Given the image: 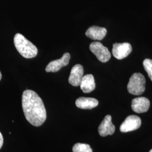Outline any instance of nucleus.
<instances>
[{"label":"nucleus","instance_id":"nucleus-1","mask_svg":"<svg viewBox=\"0 0 152 152\" xmlns=\"http://www.w3.org/2000/svg\"><path fill=\"white\" fill-rule=\"evenodd\" d=\"M22 108L25 117L31 125L41 126L46 120V110L41 98L31 90H25L22 95Z\"/></svg>","mask_w":152,"mask_h":152},{"label":"nucleus","instance_id":"nucleus-2","mask_svg":"<svg viewBox=\"0 0 152 152\" xmlns=\"http://www.w3.org/2000/svg\"><path fill=\"white\" fill-rule=\"evenodd\" d=\"M14 45L19 54L25 58H34L38 53V49L31 42L20 33H16L14 38Z\"/></svg>","mask_w":152,"mask_h":152},{"label":"nucleus","instance_id":"nucleus-3","mask_svg":"<svg viewBox=\"0 0 152 152\" xmlns=\"http://www.w3.org/2000/svg\"><path fill=\"white\" fill-rule=\"evenodd\" d=\"M145 77L140 73H134L130 78L127 85L129 92L134 95H140L145 90Z\"/></svg>","mask_w":152,"mask_h":152},{"label":"nucleus","instance_id":"nucleus-4","mask_svg":"<svg viewBox=\"0 0 152 152\" xmlns=\"http://www.w3.org/2000/svg\"><path fill=\"white\" fill-rule=\"evenodd\" d=\"M90 50L96 56L98 60L102 63H106L110 59L111 54L108 49L99 42L91 43Z\"/></svg>","mask_w":152,"mask_h":152},{"label":"nucleus","instance_id":"nucleus-5","mask_svg":"<svg viewBox=\"0 0 152 152\" xmlns=\"http://www.w3.org/2000/svg\"><path fill=\"white\" fill-rule=\"evenodd\" d=\"M141 125V119L135 115L128 116L120 126L122 132H127L138 129Z\"/></svg>","mask_w":152,"mask_h":152},{"label":"nucleus","instance_id":"nucleus-6","mask_svg":"<svg viewBox=\"0 0 152 152\" xmlns=\"http://www.w3.org/2000/svg\"><path fill=\"white\" fill-rule=\"evenodd\" d=\"M132 50L131 44L128 42L115 43L113 45L112 54L116 59L121 60L130 54Z\"/></svg>","mask_w":152,"mask_h":152},{"label":"nucleus","instance_id":"nucleus-7","mask_svg":"<svg viewBox=\"0 0 152 152\" xmlns=\"http://www.w3.org/2000/svg\"><path fill=\"white\" fill-rule=\"evenodd\" d=\"M71 59V55L68 53H66L63 56L57 60H53L50 62L47 65L45 70L47 72H56L64 66L69 64Z\"/></svg>","mask_w":152,"mask_h":152},{"label":"nucleus","instance_id":"nucleus-8","mask_svg":"<svg viewBox=\"0 0 152 152\" xmlns=\"http://www.w3.org/2000/svg\"><path fill=\"white\" fill-rule=\"evenodd\" d=\"M115 127L112 122V117L107 115L98 127V132L101 136L112 135L115 132Z\"/></svg>","mask_w":152,"mask_h":152},{"label":"nucleus","instance_id":"nucleus-9","mask_svg":"<svg viewBox=\"0 0 152 152\" xmlns=\"http://www.w3.org/2000/svg\"><path fill=\"white\" fill-rule=\"evenodd\" d=\"M84 70L82 65L76 64L71 69L70 76L69 77V83L73 86H79L83 76Z\"/></svg>","mask_w":152,"mask_h":152},{"label":"nucleus","instance_id":"nucleus-10","mask_svg":"<svg viewBox=\"0 0 152 152\" xmlns=\"http://www.w3.org/2000/svg\"><path fill=\"white\" fill-rule=\"evenodd\" d=\"M131 107L136 113H144L147 112L150 107V101L145 97L135 98L132 101Z\"/></svg>","mask_w":152,"mask_h":152},{"label":"nucleus","instance_id":"nucleus-11","mask_svg":"<svg viewBox=\"0 0 152 152\" xmlns=\"http://www.w3.org/2000/svg\"><path fill=\"white\" fill-rule=\"evenodd\" d=\"M107 33V31L105 28L92 26L87 29L86 36L94 40H102L105 37Z\"/></svg>","mask_w":152,"mask_h":152},{"label":"nucleus","instance_id":"nucleus-12","mask_svg":"<svg viewBox=\"0 0 152 152\" xmlns=\"http://www.w3.org/2000/svg\"><path fill=\"white\" fill-rule=\"evenodd\" d=\"M98 104V100L95 98L80 97L76 101L77 107L82 109H92L96 107Z\"/></svg>","mask_w":152,"mask_h":152},{"label":"nucleus","instance_id":"nucleus-13","mask_svg":"<svg viewBox=\"0 0 152 152\" xmlns=\"http://www.w3.org/2000/svg\"><path fill=\"white\" fill-rule=\"evenodd\" d=\"M80 86L82 91L84 93L92 92L95 90L96 86L94 76L91 74L83 76Z\"/></svg>","mask_w":152,"mask_h":152},{"label":"nucleus","instance_id":"nucleus-14","mask_svg":"<svg viewBox=\"0 0 152 152\" xmlns=\"http://www.w3.org/2000/svg\"><path fill=\"white\" fill-rule=\"evenodd\" d=\"M73 152H92V149L88 144L76 143L72 148Z\"/></svg>","mask_w":152,"mask_h":152},{"label":"nucleus","instance_id":"nucleus-15","mask_svg":"<svg viewBox=\"0 0 152 152\" xmlns=\"http://www.w3.org/2000/svg\"><path fill=\"white\" fill-rule=\"evenodd\" d=\"M143 66L152 81V60L146 59L143 61Z\"/></svg>","mask_w":152,"mask_h":152},{"label":"nucleus","instance_id":"nucleus-16","mask_svg":"<svg viewBox=\"0 0 152 152\" xmlns=\"http://www.w3.org/2000/svg\"><path fill=\"white\" fill-rule=\"evenodd\" d=\"M3 143H4V139H3V136L1 134V132H0V149L3 145Z\"/></svg>","mask_w":152,"mask_h":152},{"label":"nucleus","instance_id":"nucleus-17","mask_svg":"<svg viewBox=\"0 0 152 152\" xmlns=\"http://www.w3.org/2000/svg\"><path fill=\"white\" fill-rule=\"evenodd\" d=\"M1 78H2V75H1V72H0V81H1Z\"/></svg>","mask_w":152,"mask_h":152},{"label":"nucleus","instance_id":"nucleus-18","mask_svg":"<svg viewBox=\"0 0 152 152\" xmlns=\"http://www.w3.org/2000/svg\"><path fill=\"white\" fill-rule=\"evenodd\" d=\"M152 152V149H151V151H150V152Z\"/></svg>","mask_w":152,"mask_h":152}]
</instances>
